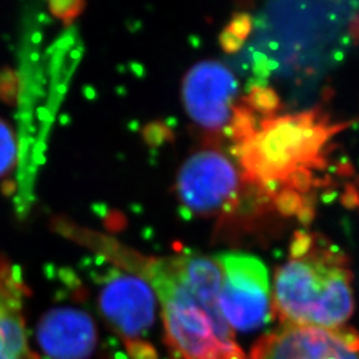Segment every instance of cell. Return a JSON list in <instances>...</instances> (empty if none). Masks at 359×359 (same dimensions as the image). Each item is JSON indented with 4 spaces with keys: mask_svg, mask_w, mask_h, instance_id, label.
Here are the masks:
<instances>
[{
    "mask_svg": "<svg viewBox=\"0 0 359 359\" xmlns=\"http://www.w3.org/2000/svg\"><path fill=\"white\" fill-rule=\"evenodd\" d=\"M273 314L283 325L334 330L354 313L353 271L333 246H313L277 270L271 294Z\"/></svg>",
    "mask_w": 359,
    "mask_h": 359,
    "instance_id": "6da1fadb",
    "label": "cell"
},
{
    "mask_svg": "<svg viewBox=\"0 0 359 359\" xmlns=\"http://www.w3.org/2000/svg\"><path fill=\"white\" fill-rule=\"evenodd\" d=\"M350 123H333L321 108L297 115L269 117L258 130L238 142L237 157L245 177L274 191L302 170L326 167L325 151L335 135Z\"/></svg>",
    "mask_w": 359,
    "mask_h": 359,
    "instance_id": "7a4b0ae2",
    "label": "cell"
},
{
    "mask_svg": "<svg viewBox=\"0 0 359 359\" xmlns=\"http://www.w3.org/2000/svg\"><path fill=\"white\" fill-rule=\"evenodd\" d=\"M145 274L163 305L168 344L180 359H246L222 314L194 295L177 258L152 261Z\"/></svg>",
    "mask_w": 359,
    "mask_h": 359,
    "instance_id": "3957f363",
    "label": "cell"
},
{
    "mask_svg": "<svg viewBox=\"0 0 359 359\" xmlns=\"http://www.w3.org/2000/svg\"><path fill=\"white\" fill-rule=\"evenodd\" d=\"M216 261L224 276L218 305L231 330L252 332L268 323L273 306L265 265L243 253H222Z\"/></svg>",
    "mask_w": 359,
    "mask_h": 359,
    "instance_id": "277c9868",
    "label": "cell"
},
{
    "mask_svg": "<svg viewBox=\"0 0 359 359\" xmlns=\"http://www.w3.org/2000/svg\"><path fill=\"white\" fill-rule=\"evenodd\" d=\"M240 176L225 154L200 151L180 170L177 193L182 205L194 215H216L237 198Z\"/></svg>",
    "mask_w": 359,
    "mask_h": 359,
    "instance_id": "5b68a950",
    "label": "cell"
},
{
    "mask_svg": "<svg viewBox=\"0 0 359 359\" xmlns=\"http://www.w3.org/2000/svg\"><path fill=\"white\" fill-rule=\"evenodd\" d=\"M250 359H359V334L346 326L327 330L283 325L259 338Z\"/></svg>",
    "mask_w": 359,
    "mask_h": 359,
    "instance_id": "8992f818",
    "label": "cell"
},
{
    "mask_svg": "<svg viewBox=\"0 0 359 359\" xmlns=\"http://www.w3.org/2000/svg\"><path fill=\"white\" fill-rule=\"evenodd\" d=\"M99 306L102 314L129 346L140 345L154 325L156 294L140 277L111 271L104 280Z\"/></svg>",
    "mask_w": 359,
    "mask_h": 359,
    "instance_id": "52a82bcc",
    "label": "cell"
},
{
    "mask_svg": "<svg viewBox=\"0 0 359 359\" xmlns=\"http://www.w3.org/2000/svg\"><path fill=\"white\" fill-rule=\"evenodd\" d=\"M238 84L231 71L217 62L194 65L184 79L182 96L188 115L203 128L229 127Z\"/></svg>",
    "mask_w": 359,
    "mask_h": 359,
    "instance_id": "ba28073f",
    "label": "cell"
},
{
    "mask_svg": "<svg viewBox=\"0 0 359 359\" xmlns=\"http://www.w3.org/2000/svg\"><path fill=\"white\" fill-rule=\"evenodd\" d=\"M36 339L48 358L88 359L97 345V330L83 310L52 309L39 322Z\"/></svg>",
    "mask_w": 359,
    "mask_h": 359,
    "instance_id": "9c48e42d",
    "label": "cell"
},
{
    "mask_svg": "<svg viewBox=\"0 0 359 359\" xmlns=\"http://www.w3.org/2000/svg\"><path fill=\"white\" fill-rule=\"evenodd\" d=\"M0 359H39L27 338L22 304L13 289L0 286Z\"/></svg>",
    "mask_w": 359,
    "mask_h": 359,
    "instance_id": "30bf717a",
    "label": "cell"
},
{
    "mask_svg": "<svg viewBox=\"0 0 359 359\" xmlns=\"http://www.w3.org/2000/svg\"><path fill=\"white\" fill-rule=\"evenodd\" d=\"M248 105L259 114L270 115L280 108V97L271 88L257 86L248 96Z\"/></svg>",
    "mask_w": 359,
    "mask_h": 359,
    "instance_id": "8fae6325",
    "label": "cell"
},
{
    "mask_svg": "<svg viewBox=\"0 0 359 359\" xmlns=\"http://www.w3.org/2000/svg\"><path fill=\"white\" fill-rule=\"evenodd\" d=\"M16 160V142L10 127L0 120V176L6 175Z\"/></svg>",
    "mask_w": 359,
    "mask_h": 359,
    "instance_id": "7c38bea8",
    "label": "cell"
},
{
    "mask_svg": "<svg viewBox=\"0 0 359 359\" xmlns=\"http://www.w3.org/2000/svg\"><path fill=\"white\" fill-rule=\"evenodd\" d=\"M274 204L280 210V213H283L285 216H293V215H298V212L302 209L304 201L299 193L286 188L276 194Z\"/></svg>",
    "mask_w": 359,
    "mask_h": 359,
    "instance_id": "4fadbf2b",
    "label": "cell"
},
{
    "mask_svg": "<svg viewBox=\"0 0 359 359\" xmlns=\"http://www.w3.org/2000/svg\"><path fill=\"white\" fill-rule=\"evenodd\" d=\"M86 7L84 1L79 0H67V1H52L50 3V8L55 16L65 20V23H71L74 19H76L77 15L83 11Z\"/></svg>",
    "mask_w": 359,
    "mask_h": 359,
    "instance_id": "5bb4252c",
    "label": "cell"
},
{
    "mask_svg": "<svg viewBox=\"0 0 359 359\" xmlns=\"http://www.w3.org/2000/svg\"><path fill=\"white\" fill-rule=\"evenodd\" d=\"M252 28V19L248 13H238L233 18L231 25L226 27V31L231 32L236 38L240 39L244 41L248 38L249 32Z\"/></svg>",
    "mask_w": 359,
    "mask_h": 359,
    "instance_id": "9a60e30c",
    "label": "cell"
},
{
    "mask_svg": "<svg viewBox=\"0 0 359 359\" xmlns=\"http://www.w3.org/2000/svg\"><path fill=\"white\" fill-rule=\"evenodd\" d=\"M219 41H221L222 48H224L225 51L229 52V53L238 51V50L243 47V44H244L243 40L236 38L234 35H231V32H228L226 29L221 34Z\"/></svg>",
    "mask_w": 359,
    "mask_h": 359,
    "instance_id": "2e32d148",
    "label": "cell"
},
{
    "mask_svg": "<svg viewBox=\"0 0 359 359\" xmlns=\"http://www.w3.org/2000/svg\"><path fill=\"white\" fill-rule=\"evenodd\" d=\"M132 359H156L154 358V354H149V355H144V357H136V358Z\"/></svg>",
    "mask_w": 359,
    "mask_h": 359,
    "instance_id": "e0dca14e",
    "label": "cell"
}]
</instances>
